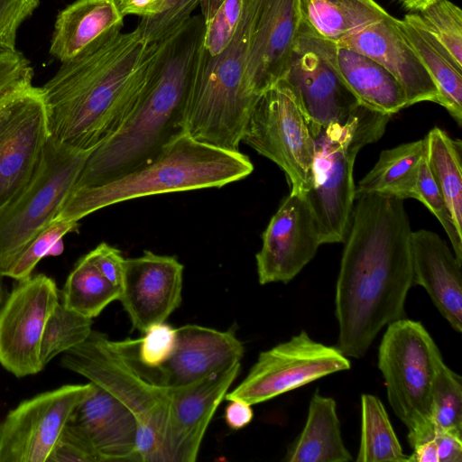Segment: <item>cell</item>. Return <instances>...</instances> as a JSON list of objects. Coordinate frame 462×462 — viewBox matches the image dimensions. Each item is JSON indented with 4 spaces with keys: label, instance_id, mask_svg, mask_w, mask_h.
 I'll use <instances>...</instances> for the list:
<instances>
[{
    "label": "cell",
    "instance_id": "obj_1",
    "mask_svg": "<svg viewBox=\"0 0 462 462\" xmlns=\"http://www.w3.org/2000/svg\"><path fill=\"white\" fill-rule=\"evenodd\" d=\"M336 283L337 347L364 356L388 324L404 318L413 284L411 227L403 200L376 194L356 199Z\"/></svg>",
    "mask_w": 462,
    "mask_h": 462
},
{
    "label": "cell",
    "instance_id": "obj_2",
    "mask_svg": "<svg viewBox=\"0 0 462 462\" xmlns=\"http://www.w3.org/2000/svg\"><path fill=\"white\" fill-rule=\"evenodd\" d=\"M166 38L151 42L138 26L128 32L116 28L60 62L41 87L51 137L95 150L116 134L136 106Z\"/></svg>",
    "mask_w": 462,
    "mask_h": 462
},
{
    "label": "cell",
    "instance_id": "obj_3",
    "mask_svg": "<svg viewBox=\"0 0 462 462\" xmlns=\"http://www.w3.org/2000/svg\"><path fill=\"white\" fill-rule=\"evenodd\" d=\"M202 35V17L192 15L164 40L134 110L119 130L89 154L75 189L99 185L143 166L184 132Z\"/></svg>",
    "mask_w": 462,
    "mask_h": 462
},
{
    "label": "cell",
    "instance_id": "obj_4",
    "mask_svg": "<svg viewBox=\"0 0 462 462\" xmlns=\"http://www.w3.org/2000/svg\"><path fill=\"white\" fill-rule=\"evenodd\" d=\"M254 171L240 151L192 138L186 132L168 143L143 166L105 183L74 189L56 219L80 220L101 208L152 195L221 188Z\"/></svg>",
    "mask_w": 462,
    "mask_h": 462
},
{
    "label": "cell",
    "instance_id": "obj_5",
    "mask_svg": "<svg viewBox=\"0 0 462 462\" xmlns=\"http://www.w3.org/2000/svg\"><path fill=\"white\" fill-rule=\"evenodd\" d=\"M257 0H244L230 43L216 55L199 47L188 94L184 132L220 149L239 151L259 97L246 75V51ZM201 44V43H200Z\"/></svg>",
    "mask_w": 462,
    "mask_h": 462
},
{
    "label": "cell",
    "instance_id": "obj_6",
    "mask_svg": "<svg viewBox=\"0 0 462 462\" xmlns=\"http://www.w3.org/2000/svg\"><path fill=\"white\" fill-rule=\"evenodd\" d=\"M391 116L360 105L344 120L332 122L312 134V185L303 198L321 245L345 241L356 200L353 172L356 155L383 136Z\"/></svg>",
    "mask_w": 462,
    "mask_h": 462
},
{
    "label": "cell",
    "instance_id": "obj_7",
    "mask_svg": "<svg viewBox=\"0 0 462 462\" xmlns=\"http://www.w3.org/2000/svg\"><path fill=\"white\" fill-rule=\"evenodd\" d=\"M60 365L108 391L132 411L138 429V462H164L172 389L146 380L124 340L92 330L83 343L63 353Z\"/></svg>",
    "mask_w": 462,
    "mask_h": 462
},
{
    "label": "cell",
    "instance_id": "obj_8",
    "mask_svg": "<svg viewBox=\"0 0 462 462\" xmlns=\"http://www.w3.org/2000/svg\"><path fill=\"white\" fill-rule=\"evenodd\" d=\"M441 353L420 322L402 318L387 325L378 348L388 402L408 429L411 448L434 438L432 384Z\"/></svg>",
    "mask_w": 462,
    "mask_h": 462
},
{
    "label": "cell",
    "instance_id": "obj_9",
    "mask_svg": "<svg viewBox=\"0 0 462 462\" xmlns=\"http://www.w3.org/2000/svg\"><path fill=\"white\" fill-rule=\"evenodd\" d=\"M94 150L67 146L50 137L25 189L0 211V275L58 217Z\"/></svg>",
    "mask_w": 462,
    "mask_h": 462
},
{
    "label": "cell",
    "instance_id": "obj_10",
    "mask_svg": "<svg viewBox=\"0 0 462 462\" xmlns=\"http://www.w3.org/2000/svg\"><path fill=\"white\" fill-rule=\"evenodd\" d=\"M242 142L284 171L290 194L304 197L310 189L315 142L299 99L284 79L261 95Z\"/></svg>",
    "mask_w": 462,
    "mask_h": 462
},
{
    "label": "cell",
    "instance_id": "obj_11",
    "mask_svg": "<svg viewBox=\"0 0 462 462\" xmlns=\"http://www.w3.org/2000/svg\"><path fill=\"white\" fill-rule=\"evenodd\" d=\"M50 137L43 92L32 78L0 96V211L28 185Z\"/></svg>",
    "mask_w": 462,
    "mask_h": 462
},
{
    "label": "cell",
    "instance_id": "obj_12",
    "mask_svg": "<svg viewBox=\"0 0 462 462\" xmlns=\"http://www.w3.org/2000/svg\"><path fill=\"white\" fill-rule=\"evenodd\" d=\"M350 366L337 346L317 342L301 330L261 352L245 378L225 399L258 404Z\"/></svg>",
    "mask_w": 462,
    "mask_h": 462
},
{
    "label": "cell",
    "instance_id": "obj_13",
    "mask_svg": "<svg viewBox=\"0 0 462 462\" xmlns=\"http://www.w3.org/2000/svg\"><path fill=\"white\" fill-rule=\"evenodd\" d=\"M94 383L67 384L21 402L0 421V462H48Z\"/></svg>",
    "mask_w": 462,
    "mask_h": 462
},
{
    "label": "cell",
    "instance_id": "obj_14",
    "mask_svg": "<svg viewBox=\"0 0 462 462\" xmlns=\"http://www.w3.org/2000/svg\"><path fill=\"white\" fill-rule=\"evenodd\" d=\"M16 282L0 306V365L22 378L44 369L41 340L60 292L54 280L43 273Z\"/></svg>",
    "mask_w": 462,
    "mask_h": 462
},
{
    "label": "cell",
    "instance_id": "obj_15",
    "mask_svg": "<svg viewBox=\"0 0 462 462\" xmlns=\"http://www.w3.org/2000/svg\"><path fill=\"white\" fill-rule=\"evenodd\" d=\"M301 27L300 0H257L246 51V75L257 96L283 79Z\"/></svg>",
    "mask_w": 462,
    "mask_h": 462
},
{
    "label": "cell",
    "instance_id": "obj_16",
    "mask_svg": "<svg viewBox=\"0 0 462 462\" xmlns=\"http://www.w3.org/2000/svg\"><path fill=\"white\" fill-rule=\"evenodd\" d=\"M244 352L242 342L233 331L184 325L176 328L175 347L165 363L157 367L144 366L137 350L132 353V360L149 382L178 388L240 363Z\"/></svg>",
    "mask_w": 462,
    "mask_h": 462
},
{
    "label": "cell",
    "instance_id": "obj_17",
    "mask_svg": "<svg viewBox=\"0 0 462 462\" xmlns=\"http://www.w3.org/2000/svg\"><path fill=\"white\" fill-rule=\"evenodd\" d=\"M255 255L259 283H288L315 256L319 232L305 199L289 194L272 217Z\"/></svg>",
    "mask_w": 462,
    "mask_h": 462
},
{
    "label": "cell",
    "instance_id": "obj_18",
    "mask_svg": "<svg viewBox=\"0 0 462 462\" xmlns=\"http://www.w3.org/2000/svg\"><path fill=\"white\" fill-rule=\"evenodd\" d=\"M183 270L176 257L148 250L125 259L118 300L133 328L144 333L150 326L164 322L180 305Z\"/></svg>",
    "mask_w": 462,
    "mask_h": 462
},
{
    "label": "cell",
    "instance_id": "obj_19",
    "mask_svg": "<svg viewBox=\"0 0 462 462\" xmlns=\"http://www.w3.org/2000/svg\"><path fill=\"white\" fill-rule=\"evenodd\" d=\"M283 79L297 96L311 134L360 106L312 40L300 32Z\"/></svg>",
    "mask_w": 462,
    "mask_h": 462
},
{
    "label": "cell",
    "instance_id": "obj_20",
    "mask_svg": "<svg viewBox=\"0 0 462 462\" xmlns=\"http://www.w3.org/2000/svg\"><path fill=\"white\" fill-rule=\"evenodd\" d=\"M240 368L236 363L190 384L171 388L164 462L196 461L210 420Z\"/></svg>",
    "mask_w": 462,
    "mask_h": 462
},
{
    "label": "cell",
    "instance_id": "obj_21",
    "mask_svg": "<svg viewBox=\"0 0 462 462\" xmlns=\"http://www.w3.org/2000/svg\"><path fill=\"white\" fill-rule=\"evenodd\" d=\"M67 426L96 462H138L136 420L118 398L104 388L94 383Z\"/></svg>",
    "mask_w": 462,
    "mask_h": 462
},
{
    "label": "cell",
    "instance_id": "obj_22",
    "mask_svg": "<svg viewBox=\"0 0 462 462\" xmlns=\"http://www.w3.org/2000/svg\"><path fill=\"white\" fill-rule=\"evenodd\" d=\"M397 20L390 15L337 44L356 51L383 65L402 87L407 106L423 101L438 104L437 87Z\"/></svg>",
    "mask_w": 462,
    "mask_h": 462
},
{
    "label": "cell",
    "instance_id": "obj_23",
    "mask_svg": "<svg viewBox=\"0 0 462 462\" xmlns=\"http://www.w3.org/2000/svg\"><path fill=\"white\" fill-rule=\"evenodd\" d=\"M411 252L413 284L425 289L442 317L461 333L462 263L437 233L427 229L412 231Z\"/></svg>",
    "mask_w": 462,
    "mask_h": 462
},
{
    "label": "cell",
    "instance_id": "obj_24",
    "mask_svg": "<svg viewBox=\"0 0 462 462\" xmlns=\"http://www.w3.org/2000/svg\"><path fill=\"white\" fill-rule=\"evenodd\" d=\"M310 38L361 106L389 116L407 107L402 87L383 65L350 48Z\"/></svg>",
    "mask_w": 462,
    "mask_h": 462
},
{
    "label": "cell",
    "instance_id": "obj_25",
    "mask_svg": "<svg viewBox=\"0 0 462 462\" xmlns=\"http://www.w3.org/2000/svg\"><path fill=\"white\" fill-rule=\"evenodd\" d=\"M123 23L117 0H75L56 17L50 54L60 62L69 60Z\"/></svg>",
    "mask_w": 462,
    "mask_h": 462
},
{
    "label": "cell",
    "instance_id": "obj_26",
    "mask_svg": "<svg viewBox=\"0 0 462 462\" xmlns=\"http://www.w3.org/2000/svg\"><path fill=\"white\" fill-rule=\"evenodd\" d=\"M300 33L337 43L390 16L374 0H300Z\"/></svg>",
    "mask_w": 462,
    "mask_h": 462
},
{
    "label": "cell",
    "instance_id": "obj_27",
    "mask_svg": "<svg viewBox=\"0 0 462 462\" xmlns=\"http://www.w3.org/2000/svg\"><path fill=\"white\" fill-rule=\"evenodd\" d=\"M353 459L342 439L336 401L316 391L304 428L288 448L287 462H348Z\"/></svg>",
    "mask_w": 462,
    "mask_h": 462
},
{
    "label": "cell",
    "instance_id": "obj_28",
    "mask_svg": "<svg viewBox=\"0 0 462 462\" xmlns=\"http://www.w3.org/2000/svg\"><path fill=\"white\" fill-rule=\"evenodd\" d=\"M397 23L415 49L433 79L438 92V104L444 106L462 125V68L445 48L421 25L417 14H409Z\"/></svg>",
    "mask_w": 462,
    "mask_h": 462
},
{
    "label": "cell",
    "instance_id": "obj_29",
    "mask_svg": "<svg viewBox=\"0 0 462 462\" xmlns=\"http://www.w3.org/2000/svg\"><path fill=\"white\" fill-rule=\"evenodd\" d=\"M425 141L420 139L383 150L374 167L355 187V199L376 194L400 199H414Z\"/></svg>",
    "mask_w": 462,
    "mask_h": 462
},
{
    "label": "cell",
    "instance_id": "obj_30",
    "mask_svg": "<svg viewBox=\"0 0 462 462\" xmlns=\"http://www.w3.org/2000/svg\"><path fill=\"white\" fill-rule=\"evenodd\" d=\"M425 159L454 224L462 234V142L452 138L439 127L424 138Z\"/></svg>",
    "mask_w": 462,
    "mask_h": 462
},
{
    "label": "cell",
    "instance_id": "obj_31",
    "mask_svg": "<svg viewBox=\"0 0 462 462\" xmlns=\"http://www.w3.org/2000/svg\"><path fill=\"white\" fill-rule=\"evenodd\" d=\"M384 405L377 396L361 395V436L356 461L408 462Z\"/></svg>",
    "mask_w": 462,
    "mask_h": 462
},
{
    "label": "cell",
    "instance_id": "obj_32",
    "mask_svg": "<svg viewBox=\"0 0 462 462\" xmlns=\"http://www.w3.org/2000/svg\"><path fill=\"white\" fill-rule=\"evenodd\" d=\"M121 289L108 282L89 261L81 257L67 277L61 290V303L68 309L94 319L114 300Z\"/></svg>",
    "mask_w": 462,
    "mask_h": 462
},
{
    "label": "cell",
    "instance_id": "obj_33",
    "mask_svg": "<svg viewBox=\"0 0 462 462\" xmlns=\"http://www.w3.org/2000/svg\"><path fill=\"white\" fill-rule=\"evenodd\" d=\"M93 319L60 301L47 319L41 340L40 357L45 367L57 356L83 343L92 331Z\"/></svg>",
    "mask_w": 462,
    "mask_h": 462
},
{
    "label": "cell",
    "instance_id": "obj_34",
    "mask_svg": "<svg viewBox=\"0 0 462 462\" xmlns=\"http://www.w3.org/2000/svg\"><path fill=\"white\" fill-rule=\"evenodd\" d=\"M430 418L436 431L462 434V379L439 358L432 384Z\"/></svg>",
    "mask_w": 462,
    "mask_h": 462
},
{
    "label": "cell",
    "instance_id": "obj_35",
    "mask_svg": "<svg viewBox=\"0 0 462 462\" xmlns=\"http://www.w3.org/2000/svg\"><path fill=\"white\" fill-rule=\"evenodd\" d=\"M421 25L462 68V11L449 0H437L417 14Z\"/></svg>",
    "mask_w": 462,
    "mask_h": 462
},
{
    "label": "cell",
    "instance_id": "obj_36",
    "mask_svg": "<svg viewBox=\"0 0 462 462\" xmlns=\"http://www.w3.org/2000/svg\"><path fill=\"white\" fill-rule=\"evenodd\" d=\"M78 226L77 221L55 219L21 253L4 277L20 281L31 276L38 263L51 253L64 236L76 231Z\"/></svg>",
    "mask_w": 462,
    "mask_h": 462
},
{
    "label": "cell",
    "instance_id": "obj_37",
    "mask_svg": "<svg viewBox=\"0 0 462 462\" xmlns=\"http://www.w3.org/2000/svg\"><path fill=\"white\" fill-rule=\"evenodd\" d=\"M414 199L420 201L437 217L448 236L456 258L462 263V234L457 231L454 224L425 158L420 167Z\"/></svg>",
    "mask_w": 462,
    "mask_h": 462
},
{
    "label": "cell",
    "instance_id": "obj_38",
    "mask_svg": "<svg viewBox=\"0 0 462 462\" xmlns=\"http://www.w3.org/2000/svg\"><path fill=\"white\" fill-rule=\"evenodd\" d=\"M139 338L138 359L147 367H157L172 354L176 343V328L165 322L150 326Z\"/></svg>",
    "mask_w": 462,
    "mask_h": 462
},
{
    "label": "cell",
    "instance_id": "obj_39",
    "mask_svg": "<svg viewBox=\"0 0 462 462\" xmlns=\"http://www.w3.org/2000/svg\"><path fill=\"white\" fill-rule=\"evenodd\" d=\"M40 0H0V51H15L22 23L32 14Z\"/></svg>",
    "mask_w": 462,
    "mask_h": 462
},
{
    "label": "cell",
    "instance_id": "obj_40",
    "mask_svg": "<svg viewBox=\"0 0 462 462\" xmlns=\"http://www.w3.org/2000/svg\"><path fill=\"white\" fill-rule=\"evenodd\" d=\"M86 255L108 282L121 289L125 258L119 249L103 242Z\"/></svg>",
    "mask_w": 462,
    "mask_h": 462
},
{
    "label": "cell",
    "instance_id": "obj_41",
    "mask_svg": "<svg viewBox=\"0 0 462 462\" xmlns=\"http://www.w3.org/2000/svg\"><path fill=\"white\" fill-rule=\"evenodd\" d=\"M33 77V69L25 56L15 51H0V96L19 82Z\"/></svg>",
    "mask_w": 462,
    "mask_h": 462
},
{
    "label": "cell",
    "instance_id": "obj_42",
    "mask_svg": "<svg viewBox=\"0 0 462 462\" xmlns=\"http://www.w3.org/2000/svg\"><path fill=\"white\" fill-rule=\"evenodd\" d=\"M48 462H96L83 442L66 425Z\"/></svg>",
    "mask_w": 462,
    "mask_h": 462
},
{
    "label": "cell",
    "instance_id": "obj_43",
    "mask_svg": "<svg viewBox=\"0 0 462 462\" xmlns=\"http://www.w3.org/2000/svg\"><path fill=\"white\" fill-rule=\"evenodd\" d=\"M177 0H117L123 15L134 14L142 18L158 15L168 10Z\"/></svg>",
    "mask_w": 462,
    "mask_h": 462
},
{
    "label": "cell",
    "instance_id": "obj_44",
    "mask_svg": "<svg viewBox=\"0 0 462 462\" xmlns=\"http://www.w3.org/2000/svg\"><path fill=\"white\" fill-rule=\"evenodd\" d=\"M439 462L462 461V434L452 431H436L433 438Z\"/></svg>",
    "mask_w": 462,
    "mask_h": 462
},
{
    "label": "cell",
    "instance_id": "obj_45",
    "mask_svg": "<svg viewBox=\"0 0 462 462\" xmlns=\"http://www.w3.org/2000/svg\"><path fill=\"white\" fill-rule=\"evenodd\" d=\"M229 402L225 409V421L230 429L241 430L247 426L254 418L252 405L240 399H233Z\"/></svg>",
    "mask_w": 462,
    "mask_h": 462
},
{
    "label": "cell",
    "instance_id": "obj_46",
    "mask_svg": "<svg viewBox=\"0 0 462 462\" xmlns=\"http://www.w3.org/2000/svg\"><path fill=\"white\" fill-rule=\"evenodd\" d=\"M408 462H439L437 447L434 439L424 441L415 446Z\"/></svg>",
    "mask_w": 462,
    "mask_h": 462
},
{
    "label": "cell",
    "instance_id": "obj_47",
    "mask_svg": "<svg viewBox=\"0 0 462 462\" xmlns=\"http://www.w3.org/2000/svg\"><path fill=\"white\" fill-rule=\"evenodd\" d=\"M405 9L420 12L437 0H398Z\"/></svg>",
    "mask_w": 462,
    "mask_h": 462
},
{
    "label": "cell",
    "instance_id": "obj_48",
    "mask_svg": "<svg viewBox=\"0 0 462 462\" xmlns=\"http://www.w3.org/2000/svg\"><path fill=\"white\" fill-rule=\"evenodd\" d=\"M2 278L3 277L0 275V306L2 305V303L5 300Z\"/></svg>",
    "mask_w": 462,
    "mask_h": 462
}]
</instances>
